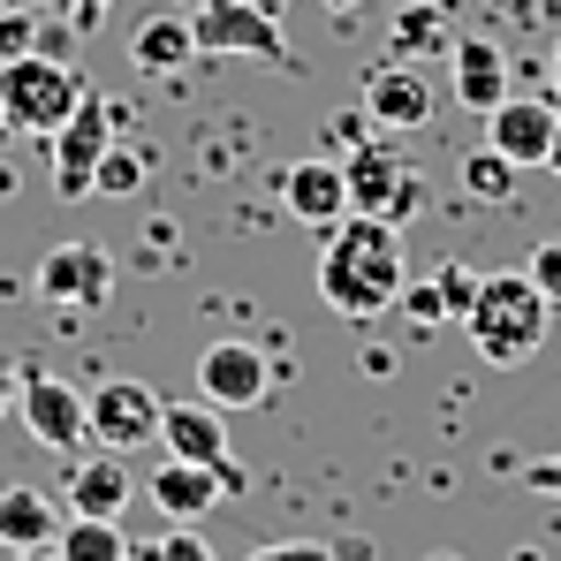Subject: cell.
<instances>
[{"label":"cell","mask_w":561,"mask_h":561,"mask_svg":"<svg viewBox=\"0 0 561 561\" xmlns=\"http://www.w3.org/2000/svg\"><path fill=\"white\" fill-rule=\"evenodd\" d=\"M524 485L547 493V501H561V456H531V463H524Z\"/></svg>","instance_id":"obj_28"},{"label":"cell","mask_w":561,"mask_h":561,"mask_svg":"<svg viewBox=\"0 0 561 561\" xmlns=\"http://www.w3.org/2000/svg\"><path fill=\"white\" fill-rule=\"evenodd\" d=\"M152 561H220V554H213V547H205V539H197L190 524H175V531H168V539L152 547Z\"/></svg>","instance_id":"obj_27"},{"label":"cell","mask_w":561,"mask_h":561,"mask_svg":"<svg viewBox=\"0 0 561 561\" xmlns=\"http://www.w3.org/2000/svg\"><path fill=\"white\" fill-rule=\"evenodd\" d=\"M54 539H61V508L38 485H8L0 493V547L8 554H31V547H54Z\"/></svg>","instance_id":"obj_18"},{"label":"cell","mask_w":561,"mask_h":561,"mask_svg":"<svg viewBox=\"0 0 561 561\" xmlns=\"http://www.w3.org/2000/svg\"><path fill=\"white\" fill-rule=\"evenodd\" d=\"M516 175H524V168H516L508 152L478 145V152L463 160V197H478V205H508V197H516Z\"/></svg>","instance_id":"obj_23"},{"label":"cell","mask_w":561,"mask_h":561,"mask_svg":"<svg viewBox=\"0 0 561 561\" xmlns=\"http://www.w3.org/2000/svg\"><path fill=\"white\" fill-rule=\"evenodd\" d=\"M251 561H334V554H327L319 539H280V547H259Z\"/></svg>","instance_id":"obj_29"},{"label":"cell","mask_w":561,"mask_h":561,"mask_svg":"<svg viewBox=\"0 0 561 561\" xmlns=\"http://www.w3.org/2000/svg\"><path fill=\"white\" fill-rule=\"evenodd\" d=\"M152 501H160L168 524H197L213 501H228V493H220V463L205 470V463H175V456H168L160 478H152Z\"/></svg>","instance_id":"obj_19"},{"label":"cell","mask_w":561,"mask_h":561,"mask_svg":"<svg viewBox=\"0 0 561 561\" xmlns=\"http://www.w3.org/2000/svg\"><path fill=\"white\" fill-rule=\"evenodd\" d=\"M15 561H61V554L54 547H31V554H15Z\"/></svg>","instance_id":"obj_33"},{"label":"cell","mask_w":561,"mask_h":561,"mask_svg":"<svg viewBox=\"0 0 561 561\" xmlns=\"http://www.w3.org/2000/svg\"><path fill=\"white\" fill-rule=\"evenodd\" d=\"M54 554L61 561H129V539L114 531V516H69Z\"/></svg>","instance_id":"obj_22"},{"label":"cell","mask_w":561,"mask_h":561,"mask_svg":"<svg viewBox=\"0 0 561 561\" xmlns=\"http://www.w3.org/2000/svg\"><path fill=\"white\" fill-rule=\"evenodd\" d=\"M433 77L417 69V61H379L373 77H365V122H373L379 137H402V129H425L433 122Z\"/></svg>","instance_id":"obj_11"},{"label":"cell","mask_w":561,"mask_h":561,"mask_svg":"<svg viewBox=\"0 0 561 561\" xmlns=\"http://www.w3.org/2000/svg\"><path fill=\"white\" fill-rule=\"evenodd\" d=\"M160 410H168V402H160L145 379H99L92 394H84V425H92L99 448H114V456L160 440Z\"/></svg>","instance_id":"obj_7"},{"label":"cell","mask_w":561,"mask_h":561,"mask_svg":"<svg viewBox=\"0 0 561 561\" xmlns=\"http://www.w3.org/2000/svg\"><path fill=\"white\" fill-rule=\"evenodd\" d=\"M410 280V251H402V228L379 220V213H342L327 228V251H319V296L334 319H379L394 311Z\"/></svg>","instance_id":"obj_1"},{"label":"cell","mask_w":561,"mask_h":561,"mask_svg":"<svg viewBox=\"0 0 561 561\" xmlns=\"http://www.w3.org/2000/svg\"><path fill=\"white\" fill-rule=\"evenodd\" d=\"M31 54V0H0V61Z\"/></svg>","instance_id":"obj_26"},{"label":"cell","mask_w":561,"mask_h":561,"mask_svg":"<svg viewBox=\"0 0 561 561\" xmlns=\"http://www.w3.org/2000/svg\"><path fill=\"white\" fill-rule=\"evenodd\" d=\"M524 274L539 280V296H547V304L561 311V236H547V243L531 251V266H524Z\"/></svg>","instance_id":"obj_25"},{"label":"cell","mask_w":561,"mask_h":561,"mask_svg":"<svg viewBox=\"0 0 561 561\" xmlns=\"http://www.w3.org/2000/svg\"><path fill=\"white\" fill-rule=\"evenodd\" d=\"M342 175H350V213H379V220H410L417 205H425V183H417V168L387 145V137H365V145H350L342 152Z\"/></svg>","instance_id":"obj_4"},{"label":"cell","mask_w":561,"mask_h":561,"mask_svg":"<svg viewBox=\"0 0 561 561\" xmlns=\"http://www.w3.org/2000/svg\"><path fill=\"white\" fill-rule=\"evenodd\" d=\"M0 137H8V114H0Z\"/></svg>","instance_id":"obj_36"},{"label":"cell","mask_w":561,"mask_h":561,"mask_svg":"<svg viewBox=\"0 0 561 561\" xmlns=\"http://www.w3.org/2000/svg\"><path fill=\"white\" fill-rule=\"evenodd\" d=\"M433 561H456V554H433Z\"/></svg>","instance_id":"obj_37"},{"label":"cell","mask_w":561,"mask_h":561,"mask_svg":"<svg viewBox=\"0 0 561 561\" xmlns=\"http://www.w3.org/2000/svg\"><path fill=\"white\" fill-rule=\"evenodd\" d=\"M547 175H561V122H554V152H547Z\"/></svg>","instance_id":"obj_32"},{"label":"cell","mask_w":561,"mask_h":561,"mask_svg":"<svg viewBox=\"0 0 561 561\" xmlns=\"http://www.w3.org/2000/svg\"><path fill=\"white\" fill-rule=\"evenodd\" d=\"M197 31V54H243V61H274V69H296L288 38H280V15L266 0H205L190 15Z\"/></svg>","instance_id":"obj_5"},{"label":"cell","mask_w":561,"mask_h":561,"mask_svg":"<svg viewBox=\"0 0 561 561\" xmlns=\"http://www.w3.org/2000/svg\"><path fill=\"white\" fill-rule=\"evenodd\" d=\"M61 8H69V23H77V31L92 38L99 23H106V8H114V0H61Z\"/></svg>","instance_id":"obj_30"},{"label":"cell","mask_w":561,"mask_h":561,"mask_svg":"<svg viewBox=\"0 0 561 561\" xmlns=\"http://www.w3.org/2000/svg\"><path fill=\"white\" fill-rule=\"evenodd\" d=\"M190 61H197V31H190V15H175V8L145 15L129 31V69L137 77H183Z\"/></svg>","instance_id":"obj_16"},{"label":"cell","mask_w":561,"mask_h":561,"mask_svg":"<svg viewBox=\"0 0 561 561\" xmlns=\"http://www.w3.org/2000/svg\"><path fill=\"white\" fill-rule=\"evenodd\" d=\"M92 190H99V197H137V190H145V152L106 145V160L92 168Z\"/></svg>","instance_id":"obj_24"},{"label":"cell","mask_w":561,"mask_h":561,"mask_svg":"<svg viewBox=\"0 0 561 561\" xmlns=\"http://www.w3.org/2000/svg\"><path fill=\"white\" fill-rule=\"evenodd\" d=\"M15 387H23V373L0 357V417H15Z\"/></svg>","instance_id":"obj_31"},{"label":"cell","mask_w":561,"mask_h":561,"mask_svg":"<svg viewBox=\"0 0 561 561\" xmlns=\"http://www.w3.org/2000/svg\"><path fill=\"white\" fill-rule=\"evenodd\" d=\"M15 402H23V433H31L38 448H54V456H77V448H84V433H92V425H84V387L23 365Z\"/></svg>","instance_id":"obj_8"},{"label":"cell","mask_w":561,"mask_h":561,"mask_svg":"<svg viewBox=\"0 0 561 561\" xmlns=\"http://www.w3.org/2000/svg\"><path fill=\"white\" fill-rule=\"evenodd\" d=\"M197 394H205L213 410H251V402H266V394H274L266 350H259V342H205V350H197Z\"/></svg>","instance_id":"obj_9"},{"label":"cell","mask_w":561,"mask_h":561,"mask_svg":"<svg viewBox=\"0 0 561 561\" xmlns=\"http://www.w3.org/2000/svg\"><path fill=\"white\" fill-rule=\"evenodd\" d=\"M463 327H470V342H478V357H485L493 373H516V365H531V357L547 350L554 304L539 296L531 274H478V296H470Z\"/></svg>","instance_id":"obj_2"},{"label":"cell","mask_w":561,"mask_h":561,"mask_svg":"<svg viewBox=\"0 0 561 561\" xmlns=\"http://www.w3.org/2000/svg\"><path fill=\"white\" fill-rule=\"evenodd\" d=\"M160 448L175 456V463H228V410H213L205 394L197 402H168L160 410Z\"/></svg>","instance_id":"obj_14"},{"label":"cell","mask_w":561,"mask_h":561,"mask_svg":"<svg viewBox=\"0 0 561 561\" xmlns=\"http://www.w3.org/2000/svg\"><path fill=\"white\" fill-rule=\"evenodd\" d=\"M547 69H554V99H561V46H554V61H547Z\"/></svg>","instance_id":"obj_35"},{"label":"cell","mask_w":561,"mask_h":561,"mask_svg":"<svg viewBox=\"0 0 561 561\" xmlns=\"http://www.w3.org/2000/svg\"><path fill=\"white\" fill-rule=\"evenodd\" d=\"M31 8H38V0H31Z\"/></svg>","instance_id":"obj_38"},{"label":"cell","mask_w":561,"mask_h":561,"mask_svg":"<svg viewBox=\"0 0 561 561\" xmlns=\"http://www.w3.org/2000/svg\"><path fill=\"white\" fill-rule=\"evenodd\" d=\"M554 122H561V99H501L493 114H485V145L493 152H508L516 168H547V152H554Z\"/></svg>","instance_id":"obj_12"},{"label":"cell","mask_w":561,"mask_h":561,"mask_svg":"<svg viewBox=\"0 0 561 561\" xmlns=\"http://www.w3.org/2000/svg\"><path fill=\"white\" fill-rule=\"evenodd\" d=\"M448 84H456V99L470 114H493L508 99V54L493 38H456L448 46Z\"/></svg>","instance_id":"obj_17"},{"label":"cell","mask_w":561,"mask_h":561,"mask_svg":"<svg viewBox=\"0 0 561 561\" xmlns=\"http://www.w3.org/2000/svg\"><path fill=\"white\" fill-rule=\"evenodd\" d=\"M114 122H122V99L84 92L69 106V122L54 129V190H61L69 205L92 190V168L106 160V145H114Z\"/></svg>","instance_id":"obj_6"},{"label":"cell","mask_w":561,"mask_h":561,"mask_svg":"<svg viewBox=\"0 0 561 561\" xmlns=\"http://www.w3.org/2000/svg\"><path fill=\"white\" fill-rule=\"evenodd\" d=\"M77 99H84L77 69L54 61V54H38V46L0 61V114H8V137H15V129H23V137H54V129L69 122Z\"/></svg>","instance_id":"obj_3"},{"label":"cell","mask_w":561,"mask_h":561,"mask_svg":"<svg viewBox=\"0 0 561 561\" xmlns=\"http://www.w3.org/2000/svg\"><path fill=\"white\" fill-rule=\"evenodd\" d=\"M327 8H334V15H350V8H365V0H327Z\"/></svg>","instance_id":"obj_34"},{"label":"cell","mask_w":561,"mask_h":561,"mask_svg":"<svg viewBox=\"0 0 561 561\" xmlns=\"http://www.w3.org/2000/svg\"><path fill=\"white\" fill-rule=\"evenodd\" d=\"M280 205L304 220V228H334L342 213H350V175H342V160H296V168H280Z\"/></svg>","instance_id":"obj_13"},{"label":"cell","mask_w":561,"mask_h":561,"mask_svg":"<svg viewBox=\"0 0 561 561\" xmlns=\"http://www.w3.org/2000/svg\"><path fill=\"white\" fill-rule=\"evenodd\" d=\"M31 288H38L46 304H61V311H99V304L114 296V259H106L99 243H54V251L38 259Z\"/></svg>","instance_id":"obj_10"},{"label":"cell","mask_w":561,"mask_h":561,"mask_svg":"<svg viewBox=\"0 0 561 561\" xmlns=\"http://www.w3.org/2000/svg\"><path fill=\"white\" fill-rule=\"evenodd\" d=\"M470 296H478V274L470 266H433L425 280H402V296H394V311L417 327V334H433V327H448V319H463Z\"/></svg>","instance_id":"obj_15"},{"label":"cell","mask_w":561,"mask_h":561,"mask_svg":"<svg viewBox=\"0 0 561 561\" xmlns=\"http://www.w3.org/2000/svg\"><path fill=\"white\" fill-rule=\"evenodd\" d=\"M122 508H129V470L106 448V456H92L69 478V516H122Z\"/></svg>","instance_id":"obj_20"},{"label":"cell","mask_w":561,"mask_h":561,"mask_svg":"<svg viewBox=\"0 0 561 561\" xmlns=\"http://www.w3.org/2000/svg\"><path fill=\"white\" fill-rule=\"evenodd\" d=\"M456 38H448V15L433 8V0H410L402 15H394V31H387V54L394 61H425V54H448Z\"/></svg>","instance_id":"obj_21"}]
</instances>
